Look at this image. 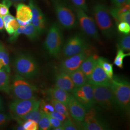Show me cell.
<instances>
[{
    "label": "cell",
    "instance_id": "cell-1",
    "mask_svg": "<svg viewBox=\"0 0 130 130\" xmlns=\"http://www.w3.org/2000/svg\"><path fill=\"white\" fill-rule=\"evenodd\" d=\"M109 87L116 101L118 106L126 113L130 109V85L125 79L118 76L111 79Z\"/></svg>",
    "mask_w": 130,
    "mask_h": 130
},
{
    "label": "cell",
    "instance_id": "cell-2",
    "mask_svg": "<svg viewBox=\"0 0 130 130\" xmlns=\"http://www.w3.org/2000/svg\"><path fill=\"white\" fill-rule=\"evenodd\" d=\"M92 13L95 23L103 35L107 38L112 37L115 33V28L107 6L102 4H96L93 6Z\"/></svg>",
    "mask_w": 130,
    "mask_h": 130
},
{
    "label": "cell",
    "instance_id": "cell-3",
    "mask_svg": "<svg viewBox=\"0 0 130 130\" xmlns=\"http://www.w3.org/2000/svg\"><path fill=\"white\" fill-rule=\"evenodd\" d=\"M14 70L17 74L27 79L36 78L39 74V66L33 57L27 54H19L14 62Z\"/></svg>",
    "mask_w": 130,
    "mask_h": 130
},
{
    "label": "cell",
    "instance_id": "cell-4",
    "mask_svg": "<svg viewBox=\"0 0 130 130\" xmlns=\"http://www.w3.org/2000/svg\"><path fill=\"white\" fill-rule=\"evenodd\" d=\"M38 91L35 86L30 84L27 79L18 74H15L10 83V93L15 99L26 100L35 98Z\"/></svg>",
    "mask_w": 130,
    "mask_h": 130
},
{
    "label": "cell",
    "instance_id": "cell-5",
    "mask_svg": "<svg viewBox=\"0 0 130 130\" xmlns=\"http://www.w3.org/2000/svg\"><path fill=\"white\" fill-rule=\"evenodd\" d=\"M63 43V34L60 27L56 23L53 24L49 28L44 43L48 53L54 57L60 55Z\"/></svg>",
    "mask_w": 130,
    "mask_h": 130
},
{
    "label": "cell",
    "instance_id": "cell-6",
    "mask_svg": "<svg viewBox=\"0 0 130 130\" xmlns=\"http://www.w3.org/2000/svg\"><path fill=\"white\" fill-rule=\"evenodd\" d=\"M58 22L63 28L71 29L78 25L76 15L63 0H51Z\"/></svg>",
    "mask_w": 130,
    "mask_h": 130
},
{
    "label": "cell",
    "instance_id": "cell-7",
    "mask_svg": "<svg viewBox=\"0 0 130 130\" xmlns=\"http://www.w3.org/2000/svg\"><path fill=\"white\" fill-rule=\"evenodd\" d=\"M93 87L94 105L107 110L118 107L109 86L93 85Z\"/></svg>",
    "mask_w": 130,
    "mask_h": 130
},
{
    "label": "cell",
    "instance_id": "cell-8",
    "mask_svg": "<svg viewBox=\"0 0 130 130\" xmlns=\"http://www.w3.org/2000/svg\"><path fill=\"white\" fill-rule=\"evenodd\" d=\"M97 50L94 47L89 44L84 51L73 56L68 57L61 62L60 70L70 74L71 72L79 69L85 59L93 54L96 53Z\"/></svg>",
    "mask_w": 130,
    "mask_h": 130
},
{
    "label": "cell",
    "instance_id": "cell-9",
    "mask_svg": "<svg viewBox=\"0 0 130 130\" xmlns=\"http://www.w3.org/2000/svg\"><path fill=\"white\" fill-rule=\"evenodd\" d=\"M82 128L86 130H106L109 126L103 120L94 105L87 109L84 121L82 122Z\"/></svg>",
    "mask_w": 130,
    "mask_h": 130
},
{
    "label": "cell",
    "instance_id": "cell-10",
    "mask_svg": "<svg viewBox=\"0 0 130 130\" xmlns=\"http://www.w3.org/2000/svg\"><path fill=\"white\" fill-rule=\"evenodd\" d=\"M74 10L79 25L83 32L89 37L100 42V38L93 19L88 16L83 10L75 7Z\"/></svg>",
    "mask_w": 130,
    "mask_h": 130
},
{
    "label": "cell",
    "instance_id": "cell-11",
    "mask_svg": "<svg viewBox=\"0 0 130 130\" xmlns=\"http://www.w3.org/2000/svg\"><path fill=\"white\" fill-rule=\"evenodd\" d=\"M89 44L83 36L79 34H76L66 42L63 48V55L67 57L76 55L84 51Z\"/></svg>",
    "mask_w": 130,
    "mask_h": 130
},
{
    "label": "cell",
    "instance_id": "cell-12",
    "mask_svg": "<svg viewBox=\"0 0 130 130\" xmlns=\"http://www.w3.org/2000/svg\"><path fill=\"white\" fill-rule=\"evenodd\" d=\"M38 101L35 98L26 100L15 99L9 105L11 116L15 120L20 118L31 110Z\"/></svg>",
    "mask_w": 130,
    "mask_h": 130
},
{
    "label": "cell",
    "instance_id": "cell-13",
    "mask_svg": "<svg viewBox=\"0 0 130 130\" xmlns=\"http://www.w3.org/2000/svg\"><path fill=\"white\" fill-rule=\"evenodd\" d=\"M71 93L73 96L86 109L94 105L93 85L87 82L80 87H75Z\"/></svg>",
    "mask_w": 130,
    "mask_h": 130
},
{
    "label": "cell",
    "instance_id": "cell-14",
    "mask_svg": "<svg viewBox=\"0 0 130 130\" xmlns=\"http://www.w3.org/2000/svg\"><path fill=\"white\" fill-rule=\"evenodd\" d=\"M29 6L32 14L31 24L41 34L46 28V18L34 0H29Z\"/></svg>",
    "mask_w": 130,
    "mask_h": 130
},
{
    "label": "cell",
    "instance_id": "cell-15",
    "mask_svg": "<svg viewBox=\"0 0 130 130\" xmlns=\"http://www.w3.org/2000/svg\"><path fill=\"white\" fill-rule=\"evenodd\" d=\"M70 116L78 122L84 121L87 109L73 96L70 95L67 105Z\"/></svg>",
    "mask_w": 130,
    "mask_h": 130
},
{
    "label": "cell",
    "instance_id": "cell-16",
    "mask_svg": "<svg viewBox=\"0 0 130 130\" xmlns=\"http://www.w3.org/2000/svg\"><path fill=\"white\" fill-rule=\"evenodd\" d=\"M111 79L106 74L100 65L97 64L93 70L87 82L93 85H102L109 86Z\"/></svg>",
    "mask_w": 130,
    "mask_h": 130
},
{
    "label": "cell",
    "instance_id": "cell-17",
    "mask_svg": "<svg viewBox=\"0 0 130 130\" xmlns=\"http://www.w3.org/2000/svg\"><path fill=\"white\" fill-rule=\"evenodd\" d=\"M32 11L29 5L19 4L16 6V19L20 26H26L31 23Z\"/></svg>",
    "mask_w": 130,
    "mask_h": 130
},
{
    "label": "cell",
    "instance_id": "cell-18",
    "mask_svg": "<svg viewBox=\"0 0 130 130\" xmlns=\"http://www.w3.org/2000/svg\"><path fill=\"white\" fill-rule=\"evenodd\" d=\"M56 86L71 93L75 88L70 74L60 70L55 76Z\"/></svg>",
    "mask_w": 130,
    "mask_h": 130
},
{
    "label": "cell",
    "instance_id": "cell-19",
    "mask_svg": "<svg viewBox=\"0 0 130 130\" xmlns=\"http://www.w3.org/2000/svg\"><path fill=\"white\" fill-rule=\"evenodd\" d=\"M99 56L95 53L87 57L80 66L79 69L81 70L87 79L90 77L93 70L98 64Z\"/></svg>",
    "mask_w": 130,
    "mask_h": 130
},
{
    "label": "cell",
    "instance_id": "cell-20",
    "mask_svg": "<svg viewBox=\"0 0 130 130\" xmlns=\"http://www.w3.org/2000/svg\"><path fill=\"white\" fill-rule=\"evenodd\" d=\"M50 99H53L67 106L70 95V93L63 89L55 86L48 90Z\"/></svg>",
    "mask_w": 130,
    "mask_h": 130
},
{
    "label": "cell",
    "instance_id": "cell-21",
    "mask_svg": "<svg viewBox=\"0 0 130 130\" xmlns=\"http://www.w3.org/2000/svg\"><path fill=\"white\" fill-rule=\"evenodd\" d=\"M40 101L38 100L37 103L36 104L31 110H30L27 114L21 117L20 118L15 119L17 121H19V124H22L23 121L27 120H32L38 123L41 116V111L40 108Z\"/></svg>",
    "mask_w": 130,
    "mask_h": 130
},
{
    "label": "cell",
    "instance_id": "cell-22",
    "mask_svg": "<svg viewBox=\"0 0 130 130\" xmlns=\"http://www.w3.org/2000/svg\"><path fill=\"white\" fill-rule=\"evenodd\" d=\"M21 34H24L31 41L36 40L41 34L32 24L26 26H20L18 28Z\"/></svg>",
    "mask_w": 130,
    "mask_h": 130
},
{
    "label": "cell",
    "instance_id": "cell-23",
    "mask_svg": "<svg viewBox=\"0 0 130 130\" xmlns=\"http://www.w3.org/2000/svg\"><path fill=\"white\" fill-rule=\"evenodd\" d=\"M10 73L3 68L0 70V91L10 94Z\"/></svg>",
    "mask_w": 130,
    "mask_h": 130
},
{
    "label": "cell",
    "instance_id": "cell-24",
    "mask_svg": "<svg viewBox=\"0 0 130 130\" xmlns=\"http://www.w3.org/2000/svg\"><path fill=\"white\" fill-rule=\"evenodd\" d=\"M75 87H80L87 83V78L79 69L70 73Z\"/></svg>",
    "mask_w": 130,
    "mask_h": 130
},
{
    "label": "cell",
    "instance_id": "cell-25",
    "mask_svg": "<svg viewBox=\"0 0 130 130\" xmlns=\"http://www.w3.org/2000/svg\"><path fill=\"white\" fill-rule=\"evenodd\" d=\"M130 9V3H129L120 7H116L113 6V7L110 8V9L109 10V11L112 17L114 19L116 23L118 24L119 23V16L121 14L125 13L127 11H129Z\"/></svg>",
    "mask_w": 130,
    "mask_h": 130
},
{
    "label": "cell",
    "instance_id": "cell-26",
    "mask_svg": "<svg viewBox=\"0 0 130 130\" xmlns=\"http://www.w3.org/2000/svg\"><path fill=\"white\" fill-rule=\"evenodd\" d=\"M98 64L100 65L106 72L107 76L111 79L114 76L113 64L109 63L107 59L103 57H99L98 61Z\"/></svg>",
    "mask_w": 130,
    "mask_h": 130
},
{
    "label": "cell",
    "instance_id": "cell-27",
    "mask_svg": "<svg viewBox=\"0 0 130 130\" xmlns=\"http://www.w3.org/2000/svg\"><path fill=\"white\" fill-rule=\"evenodd\" d=\"M0 62L3 66V68L10 73V66L9 54L4 45L0 50Z\"/></svg>",
    "mask_w": 130,
    "mask_h": 130
},
{
    "label": "cell",
    "instance_id": "cell-28",
    "mask_svg": "<svg viewBox=\"0 0 130 130\" xmlns=\"http://www.w3.org/2000/svg\"><path fill=\"white\" fill-rule=\"evenodd\" d=\"M49 101L53 105L55 111L62 113L68 117H70V113L67 105L53 99H50Z\"/></svg>",
    "mask_w": 130,
    "mask_h": 130
},
{
    "label": "cell",
    "instance_id": "cell-29",
    "mask_svg": "<svg viewBox=\"0 0 130 130\" xmlns=\"http://www.w3.org/2000/svg\"><path fill=\"white\" fill-rule=\"evenodd\" d=\"M118 49H120L123 51L130 52V34H124L120 39L117 44Z\"/></svg>",
    "mask_w": 130,
    "mask_h": 130
},
{
    "label": "cell",
    "instance_id": "cell-30",
    "mask_svg": "<svg viewBox=\"0 0 130 130\" xmlns=\"http://www.w3.org/2000/svg\"><path fill=\"white\" fill-rule=\"evenodd\" d=\"M41 110V109H40ZM41 111V118L38 122L39 129L41 130H48L51 129V125L49 119V116L44 113Z\"/></svg>",
    "mask_w": 130,
    "mask_h": 130
},
{
    "label": "cell",
    "instance_id": "cell-31",
    "mask_svg": "<svg viewBox=\"0 0 130 130\" xmlns=\"http://www.w3.org/2000/svg\"><path fill=\"white\" fill-rule=\"evenodd\" d=\"M130 53H125L123 50L118 49L116 56L114 61V64L120 69H122L123 67V59L126 57L130 56Z\"/></svg>",
    "mask_w": 130,
    "mask_h": 130
},
{
    "label": "cell",
    "instance_id": "cell-32",
    "mask_svg": "<svg viewBox=\"0 0 130 130\" xmlns=\"http://www.w3.org/2000/svg\"><path fill=\"white\" fill-rule=\"evenodd\" d=\"M4 26L7 33L11 36L20 27V25L17 19L14 18L10 21L8 23L4 25Z\"/></svg>",
    "mask_w": 130,
    "mask_h": 130
},
{
    "label": "cell",
    "instance_id": "cell-33",
    "mask_svg": "<svg viewBox=\"0 0 130 130\" xmlns=\"http://www.w3.org/2000/svg\"><path fill=\"white\" fill-rule=\"evenodd\" d=\"M12 5L11 0H3L2 3H0V17L3 18L9 14V8Z\"/></svg>",
    "mask_w": 130,
    "mask_h": 130
},
{
    "label": "cell",
    "instance_id": "cell-34",
    "mask_svg": "<svg viewBox=\"0 0 130 130\" xmlns=\"http://www.w3.org/2000/svg\"><path fill=\"white\" fill-rule=\"evenodd\" d=\"M62 126L63 130H77L80 129V127L77 124H75L74 122L71 121L70 117L63 122Z\"/></svg>",
    "mask_w": 130,
    "mask_h": 130
},
{
    "label": "cell",
    "instance_id": "cell-35",
    "mask_svg": "<svg viewBox=\"0 0 130 130\" xmlns=\"http://www.w3.org/2000/svg\"><path fill=\"white\" fill-rule=\"evenodd\" d=\"M40 108L41 110L44 112L47 115H48L52 112L55 111L51 103H47L46 101H40Z\"/></svg>",
    "mask_w": 130,
    "mask_h": 130
},
{
    "label": "cell",
    "instance_id": "cell-36",
    "mask_svg": "<svg viewBox=\"0 0 130 130\" xmlns=\"http://www.w3.org/2000/svg\"><path fill=\"white\" fill-rule=\"evenodd\" d=\"M22 125L24 130H39L38 123L35 121L32 120H27L24 121Z\"/></svg>",
    "mask_w": 130,
    "mask_h": 130
},
{
    "label": "cell",
    "instance_id": "cell-37",
    "mask_svg": "<svg viewBox=\"0 0 130 130\" xmlns=\"http://www.w3.org/2000/svg\"><path fill=\"white\" fill-rule=\"evenodd\" d=\"M76 8L83 10L85 12H88V8L86 3V0H71Z\"/></svg>",
    "mask_w": 130,
    "mask_h": 130
},
{
    "label": "cell",
    "instance_id": "cell-38",
    "mask_svg": "<svg viewBox=\"0 0 130 130\" xmlns=\"http://www.w3.org/2000/svg\"><path fill=\"white\" fill-rule=\"evenodd\" d=\"M118 30L124 34H128L130 32V25L125 22H121L118 24Z\"/></svg>",
    "mask_w": 130,
    "mask_h": 130
},
{
    "label": "cell",
    "instance_id": "cell-39",
    "mask_svg": "<svg viewBox=\"0 0 130 130\" xmlns=\"http://www.w3.org/2000/svg\"><path fill=\"white\" fill-rule=\"evenodd\" d=\"M12 118L11 115L0 112V129L8 124Z\"/></svg>",
    "mask_w": 130,
    "mask_h": 130
},
{
    "label": "cell",
    "instance_id": "cell-40",
    "mask_svg": "<svg viewBox=\"0 0 130 130\" xmlns=\"http://www.w3.org/2000/svg\"><path fill=\"white\" fill-rule=\"evenodd\" d=\"M48 115L49 116L52 117L53 118H56V119L62 122H64L68 118H69V117L66 116L64 114H63L62 113H61L60 112L56 111L52 112L51 113H50V114H49Z\"/></svg>",
    "mask_w": 130,
    "mask_h": 130
},
{
    "label": "cell",
    "instance_id": "cell-41",
    "mask_svg": "<svg viewBox=\"0 0 130 130\" xmlns=\"http://www.w3.org/2000/svg\"><path fill=\"white\" fill-rule=\"evenodd\" d=\"M49 119L50 121L51 128L53 129H54L55 128H57L58 127L62 126L63 122L61 121H60L56 119L55 118H53L52 117L49 116Z\"/></svg>",
    "mask_w": 130,
    "mask_h": 130
},
{
    "label": "cell",
    "instance_id": "cell-42",
    "mask_svg": "<svg viewBox=\"0 0 130 130\" xmlns=\"http://www.w3.org/2000/svg\"><path fill=\"white\" fill-rule=\"evenodd\" d=\"M119 23L121 22H125L130 25V12L127 11L125 13L121 14L119 18Z\"/></svg>",
    "mask_w": 130,
    "mask_h": 130
},
{
    "label": "cell",
    "instance_id": "cell-43",
    "mask_svg": "<svg viewBox=\"0 0 130 130\" xmlns=\"http://www.w3.org/2000/svg\"><path fill=\"white\" fill-rule=\"evenodd\" d=\"M111 2L113 6L120 7L130 3V0H111Z\"/></svg>",
    "mask_w": 130,
    "mask_h": 130
},
{
    "label": "cell",
    "instance_id": "cell-44",
    "mask_svg": "<svg viewBox=\"0 0 130 130\" xmlns=\"http://www.w3.org/2000/svg\"><path fill=\"white\" fill-rule=\"evenodd\" d=\"M5 29L4 23L3 21V18L0 17V32L3 31Z\"/></svg>",
    "mask_w": 130,
    "mask_h": 130
},
{
    "label": "cell",
    "instance_id": "cell-45",
    "mask_svg": "<svg viewBox=\"0 0 130 130\" xmlns=\"http://www.w3.org/2000/svg\"><path fill=\"white\" fill-rule=\"evenodd\" d=\"M4 111V103L2 98H0V112Z\"/></svg>",
    "mask_w": 130,
    "mask_h": 130
},
{
    "label": "cell",
    "instance_id": "cell-46",
    "mask_svg": "<svg viewBox=\"0 0 130 130\" xmlns=\"http://www.w3.org/2000/svg\"><path fill=\"white\" fill-rule=\"evenodd\" d=\"M3 68V66L2 65V64L1 63V62H0V70H2Z\"/></svg>",
    "mask_w": 130,
    "mask_h": 130
},
{
    "label": "cell",
    "instance_id": "cell-47",
    "mask_svg": "<svg viewBox=\"0 0 130 130\" xmlns=\"http://www.w3.org/2000/svg\"><path fill=\"white\" fill-rule=\"evenodd\" d=\"M11 1H13L14 2H21V1H22L23 0H11Z\"/></svg>",
    "mask_w": 130,
    "mask_h": 130
},
{
    "label": "cell",
    "instance_id": "cell-48",
    "mask_svg": "<svg viewBox=\"0 0 130 130\" xmlns=\"http://www.w3.org/2000/svg\"><path fill=\"white\" fill-rule=\"evenodd\" d=\"M3 46V44L2 43H0V50H1V49H2V48Z\"/></svg>",
    "mask_w": 130,
    "mask_h": 130
},
{
    "label": "cell",
    "instance_id": "cell-49",
    "mask_svg": "<svg viewBox=\"0 0 130 130\" xmlns=\"http://www.w3.org/2000/svg\"><path fill=\"white\" fill-rule=\"evenodd\" d=\"M46 3L47 4H48V5H49V1H48V0H44Z\"/></svg>",
    "mask_w": 130,
    "mask_h": 130
}]
</instances>
